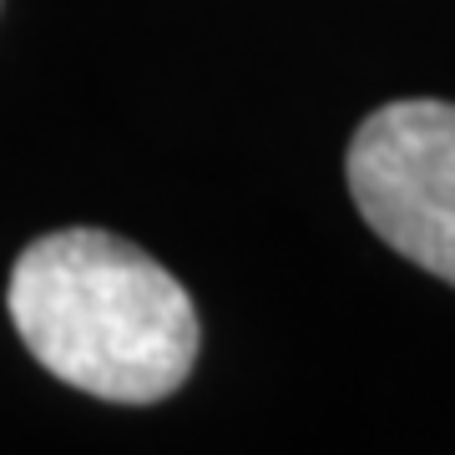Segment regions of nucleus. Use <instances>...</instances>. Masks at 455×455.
<instances>
[{"mask_svg":"<svg viewBox=\"0 0 455 455\" xmlns=\"http://www.w3.org/2000/svg\"><path fill=\"white\" fill-rule=\"evenodd\" d=\"M344 178L364 223L395 253L455 283V101L410 97L370 112Z\"/></svg>","mask_w":455,"mask_h":455,"instance_id":"2","label":"nucleus"},{"mask_svg":"<svg viewBox=\"0 0 455 455\" xmlns=\"http://www.w3.org/2000/svg\"><path fill=\"white\" fill-rule=\"evenodd\" d=\"M5 309L61 385L112 405L167 400L193 374L197 314L163 263L101 228L36 238L11 268Z\"/></svg>","mask_w":455,"mask_h":455,"instance_id":"1","label":"nucleus"}]
</instances>
